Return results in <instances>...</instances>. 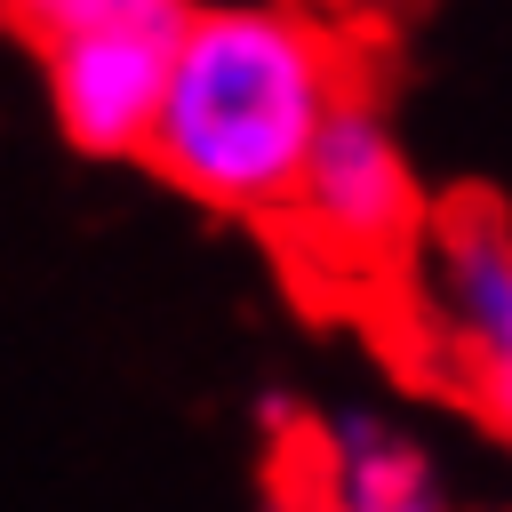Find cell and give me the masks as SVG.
<instances>
[{
	"instance_id": "obj_1",
	"label": "cell",
	"mask_w": 512,
	"mask_h": 512,
	"mask_svg": "<svg viewBox=\"0 0 512 512\" xmlns=\"http://www.w3.org/2000/svg\"><path fill=\"white\" fill-rule=\"evenodd\" d=\"M352 96H360V56L312 8L288 0L200 8L176 48V80L144 160L216 216L280 224L304 192L328 120Z\"/></svg>"
},
{
	"instance_id": "obj_2",
	"label": "cell",
	"mask_w": 512,
	"mask_h": 512,
	"mask_svg": "<svg viewBox=\"0 0 512 512\" xmlns=\"http://www.w3.org/2000/svg\"><path fill=\"white\" fill-rule=\"evenodd\" d=\"M424 336L464 400L512 440V224L496 200H440L408 264Z\"/></svg>"
},
{
	"instance_id": "obj_3",
	"label": "cell",
	"mask_w": 512,
	"mask_h": 512,
	"mask_svg": "<svg viewBox=\"0 0 512 512\" xmlns=\"http://www.w3.org/2000/svg\"><path fill=\"white\" fill-rule=\"evenodd\" d=\"M280 224H288V240H304V256H320L336 272H408L416 264L432 208L416 192L408 152L384 128V112L368 104V88L328 120V136L304 168V192Z\"/></svg>"
},
{
	"instance_id": "obj_4",
	"label": "cell",
	"mask_w": 512,
	"mask_h": 512,
	"mask_svg": "<svg viewBox=\"0 0 512 512\" xmlns=\"http://www.w3.org/2000/svg\"><path fill=\"white\" fill-rule=\"evenodd\" d=\"M184 32L112 24V32H80V40L40 48V80H48V112H56L64 144L88 160H144L160 136V104H168Z\"/></svg>"
},
{
	"instance_id": "obj_5",
	"label": "cell",
	"mask_w": 512,
	"mask_h": 512,
	"mask_svg": "<svg viewBox=\"0 0 512 512\" xmlns=\"http://www.w3.org/2000/svg\"><path fill=\"white\" fill-rule=\"evenodd\" d=\"M312 488L336 504V512H456L448 488H440V464L432 448L392 424L384 408H336L320 432H312Z\"/></svg>"
},
{
	"instance_id": "obj_6",
	"label": "cell",
	"mask_w": 512,
	"mask_h": 512,
	"mask_svg": "<svg viewBox=\"0 0 512 512\" xmlns=\"http://www.w3.org/2000/svg\"><path fill=\"white\" fill-rule=\"evenodd\" d=\"M192 16H200L192 0H8V24L32 40V56L56 48V40H80V32H112V24H168V32H184Z\"/></svg>"
},
{
	"instance_id": "obj_7",
	"label": "cell",
	"mask_w": 512,
	"mask_h": 512,
	"mask_svg": "<svg viewBox=\"0 0 512 512\" xmlns=\"http://www.w3.org/2000/svg\"><path fill=\"white\" fill-rule=\"evenodd\" d=\"M272 512H336V504H328V496H320V488H312V480H304V488H296V496H280V504H272Z\"/></svg>"
}]
</instances>
